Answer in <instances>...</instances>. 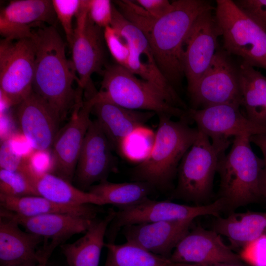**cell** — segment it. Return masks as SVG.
<instances>
[{"label":"cell","instance_id":"d4e9b609","mask_svg":"<svg viewBox=\"0 0 266 266\" xmlns=\"http://www.w3.org/2000/svg\"><path fill=\"white\" fill-rule=\"evenodd\" d=\"M213 230L227 237L231 246L242 249L258 237L266 235V213L233 212L228 217H217Z\"/></svg>","mask_w":266,"mask_h":266},{"label":"cell","instance_id":"30bf717a","mask_svg":"<svg viewBox=\"0 0 266 266\" xmlns=\"http://www.w3.org/2000/svg\"><path fill=\"white\" fill-rule=\"evenodd\" d=\"M76 26L70 48L72 63L79 80L78 87L84 91L86 98L95 95L97 91L92 75L102 71L105 63V44L103 29L95 24L88 14V0H83L76 16Z\"/></svg>","mask_w":266,"mask_h":266},{"label":"cell","instance_id":"f35d334b","mask_svg":"<svg viewBox=\"0 0 266 266\" xmlns=\"http://www.w3.org/2000/svg\"><path fill=\"white\" fill-rule=\"evenodd\" d=\"M134 1L157 19L165 15L172 8V2L167 0H137Z\"/></svg>","mask_w":266,"mask_h":266},{"label":"cell","instance_id":"d6a6232c","mask_svg":"<svg viewBox=\"0 0 266 266\" xmlns=\"http://www.w3.org/2000/svg\"><path fill=\"white\" fill-rule=\"evenodd\" d=\"M121 14L129 22L133 23L146 34L157 19L151 15L143 7L134 1L115 0Z\"/></svg>","mask_w":266,"mask_h":266},{"label":"cell","instance_id":"ee69618b","mask_svg":"<svg viewBox=\"0 0 266 266\" xmlns=\"http://www.w3.org/2000/svg\"><path fill=\"white\" fill-rule=\"evenodd\" d=\"M40 264L36 265H14V266H39Z\"/></svg>","mask_w":266,"mask_h":266},{"label":"cell","instance_id":"9c48e42d","mask_svg":"<svg viewBox=\"0 0 266 266\" xmlns=\"http://www.w3.org/2000/svg\"><path fill=\"white\" fill-rule=\"evenodd\" d=\"M35 45L32 37L0 42V90L8 106L18 105L33 91Z\"/></svg>","mask_w":266,"mask_h":266},{"label":"cell","instance_id":"e575fe53","mask_svg":"<svg viewBox=\"0 0 266 266\" xmlns=\"http://www.w3.org/2000/svg\"><path fill=\"white\" fill-rule=\"evenodd\" d=\"M28 161L13 147L10 138L4 140L0 149V169L12 171H22Z\"/></svg>","mask_w":266,"mask_h":266},{"label":"cell","instance_id":"d6986e66","mask_svg":"<svg viewBox=\"0 0 266 266\" xmlns=\"http://www.w3.org/2000/svg\"><path fill=\"white\" fill-rule=\"evenodd\" d=\"M57 20L52 0H11L0 10V33L11 40L31 38L34 27L55 26Z\"/></svg>","mask_w":266,"mask_h":266},{"label":"cell","instance_id":"f6af8a7d","mask_svg":"<svg viewBox=\"0 0 266 266\" xmlns=\"http://www.w3.org/2000/svg\"><path fill=\"white\" fill-rule=\"evenodd\" d=\"M39 266H53L50 264H49L48 263H47L46 264H40Z\"/></svg>","mask_w":266,"mask_h":266},{"label":"cell","instance_id":"ba28073f","mask_svg":"<svg viewBox=\"0 0 266 266\" xmlns=\"http://www.w3.org/2000/svg\"><path fill=\"white\" fill-rule=\"evenodd\" d=\"M225 208L223 200L202 205H190L168 200H155L147 198L137 203L118 208L106 233L108 243H114L121 229L130 225L160 221L194 220L205 215L218 217Z\"/></svg>","mask_w":266,"mask_h":266},{"label":"cell","instance_id":"7c38bea8","mask_svg":"<svg viewBox=\"0 0 266 266\" xmlns=\"http://www.w3.org/2000/svg\"><path fill=\"white\" fill-rule=\"evenodd\" d=\"M0 216L14 220L26 231L43 238L42 245L37 252L41 264L48 263L57 246L64 244L74 234L84 233L95 219L60 213L27 217L1 207Z\"/></svg>","mask_w":266,"mask_h":266},{"label":"cell","instance_id":"836d02e7","mask_svg":"<svg viewBox=\"0 0 266 266\" xmlns=\"http://www.w3.org/2000/svg\"><path fill=\"white\" fill-rule=\"evenodd\" d=\"M105 44L116 64L126 68L130 54V46L120 33L111 26L103 29Z\"/></svg>","mask_w":266,"mask_h":266},{"label":"cell","instance_id":"ab89813d","mask_svg":"<svg viewBox=\"0 0 266 266\" xmlns=\"http://www.w3.org/2000/svg\"><path fill=\"white\" fill-rule=\"evenodd\" d=\"M250 142L257 146L263 155V160L266 166V133L251 135L249 137Z\"/></svg>","mask_w":266,"mask_h":266},{"label":"cell","instance_id":"cb8c5ba5","mask_svg":"<svg viewBox=\"0 0 266 266\" xmlns=\"http://www.w3.org/2000/svg\"><path fill=\"white\" fill-rule=\"evenodd\" d=\"M116 211L110 208L102 218H95L84 235L60 247L68 266H99L107 229Z\"/></svg>","mask_w":266,"mask_h":266},{"label":"cell","instance_id":"8d00e7d4","mask_svg":"<svg viewBox=\"0 0 266 266\" xmlns=\"http://www.w3.org/2000/svg\"><path fill=\"white\" fill-rule=\"evenodd\" d=\"M88 14L91 20L104 29L111 25L112 5L109 0H88Z\"/></svg>","mask_w":266,"mask_h":266},{"label":"cell","instance_id":"44dd1931","mask_svg":"<svg viewBox=\"0 0 266 266\" xmlns=\"http://www.w3.org/2000/svg\"><path fill=\"white\" fill-rule=\"evenodd\" d=\"M95 96L92 112L97 117L96 120L113 150L120 154L124 140L134 131L144 127V124L156 113L126 108L106 100L97 99Z\"/></svg>","mask_w":266,"mask_h":266},{"label":"cell","instance_id":"f546056e","mask_svg":"<svg viewBox=\"0 0 266 266\" xmlns=\"http://www.w3.org/2000/svg\"><path fill=\"white\" fill-rule=\"evenodd\" d=\"M155 134L144 127L139 128L123 141L120 155L139 163L150 154L154 141Z\"/></svg>","mask_w":266,"mask_h":266},{"label":"cell","instance_id":"52a82bcc","mask_svg":"<svg viewBox=\"0 0 266 266\" xmlns=\"http://www.w3.org/2000/svg\"><path fill=\"white\" fill-rule=\"evenodd\" d=\"M214 10L224 50L253 66L266 69V31L243 13L233 0H217Z\"/></svg>","mask_w":266,"mask_h":266},{"label":"cell","instance_id":"5bb4252c","mask_svg":"<svg viewBox=\"0 0 266 266\" xmlns=\"http://www.w3.org/2000/svg\"><path fill=\"white\" fill-rule=\"evenodd\" d=\"M212 10L204 11L197 17L184 41L183 68L188 92L206 70L218 50L221 32Z\"/></svg>","mask_w":266,"mask_h":266},{"label":"cell","instance_id":"7402d4cb","mask_svg":"<svg viewBox=\"0 0 266 266\" xmlns=\"http://www.w3.org/2000/svg\"><path fill=\"white\" fill-rule=\"evenodd\" d=\"M19 226L14 220L0 216V266L41 264L37 252L43 238Z\"/></svg>","mask_w":266,"mask_h":266},{"label":"cell","instance_id":"7bdbcfd3","mask_svg":"<svg viewBox=\"0 0 266 266\" xmlns=\"http://www.w3.org/2000/svg\"><path fill=\"white\" fill-rule=\"evenodd\" d=\"M104 266H113L111 260L108 255L107 256L106 260Z\"/></svg>","mask_w":266,"mask_h":266},{"label":"cell","instance_id":"1f68e13d","mask_svg":"<svg viewBox=\"0 0 266 266\" xmlns=\"http://www.w3.org/2000/svg\"><path fill=\"white\" fill-rule=\"evenodd\" d=\"M83 0H52L57 20L60 22L69 47L74 35L73 18L78 14Z\"/></svg>","mask_w":266,"mask_h":266},{"label":"cell","instance_id":"74e56055","mask_svg":"<svg viewBox=\"0 0 266 266\" xmlns=\"http://www.w3.org/2000/svg\"><path fill=\"white\" fill-rule=\"evenodd\" d=\"M233 1L243 13L266 31V0H236Z\"/></svg>","mask_w":266,"mask_h":266},{"label":"cell","instance_id":"60d3db41","mask_svg":"<svg viewBox=\"0 0 266 266\" xmlns=\"http://www.w3.org/2000/svg\"><path fill=\"white\" fill-rule=\"evenodd\" d=\"M172 266H247L243 264H235L229 263H218L205 264H187L173 263Z\"/></svg>","mask_w":266,"mask_h":266},{"label":"cell","instance_id":"277c9868","mask_svg":"<svg viewBox=\"0 0 266 266\" xmlns=\"http://www.w3.org/2000/svg\"><path fill=\"white\" fill-rule=\"evenodd\" d=\"M249 137L245 135L233 137L229 153L224 154L218 164L219 199L224 202L225 209L231 211L262 197L260 182L265 163L254 153Z\"/></svg>","mask_w":266,"mask_h":266},{"label":"cell","instance_id":"484cf974","mask_svg":"<svg viewBox=\"0 0 266 266\" xmlns=\"http://www.w3.org/2000/svg\"><path fill=\"white\" fill-rule=\"evenodd\" d=\"M0 206L17 215L27 217L60 213L96 218L100 212L96 205H64L38 196L12 198L0 195Z\"/></svg>","mask_w":266,"mask_h":266},{"label":"cell","instance_id":"ffe728a7","mask_svg":"<svg viewBox=\"0 0 266 266\" xmlns=\"http://www.w3.org/2000/svg\"><path fill=\"white\" fill-rule=\"evenodd\" d=\"M193 221H160L130 225L122 229V233L126 242L169 259L178 242L190 229Z\"/></svg>","mask_w":266,"mask_h":266},{"label":"cell","instance_id":"2e32d148","mask_svg":"<svg viewBox=\"0 0 266 266\" xmlns=\"http://www.w3.org/2000/svg\"><path fill=\"white\" fill-rule=\"evenodd\" d=\"M187 114L197 128L212 141L228 140L231 136L251 135L266 133V128L249 120L240 106L220 104L203 108H189Z\"/></svg>","mask_w":266,"mask_h":266},{"label":"cell","instance_id":"8992f818","mask_svg":"<svg viewBox=\"0 0 266 266\" xmlns=\"http://www.w3.org/2000/svg\"><path fill=\"white\" fill-rule=\"evenodd\" d=\"M230 143V139L212 141L199 130L197 139L179 165L177 184L171 199L197 205L209 200L212 194L218 162Z\"/></svg>","mask_w":266,"mask_h":266},{"label":"cell","instance_id":"5b68a950","mask_svg":"<svg viewBox=\"0 0 266 266\" xmlns=\"http://www.w3.org/2000/svg\"><path fill=\"white\" fill-rule=\"evenodd\" d=\"M95 97L130 109L179 119L187 117V110L176 107L160 88L117 64L105 67L100 90Z\"/></svg>","mask_w":266,"mask_h":266},{"label":"cell","instance_id":"7a4b0ae2","mask_svg":"<svg viewBox=\"0 0 266 266\" xmlns=\"http://www.w3.org/2000/svg\"><path fill=\"white\" fill-rule=\"evenodd\" d=\"M172 2L171 10L155 21L147 36L159 69L176 89L184 75L183 56L186 37L197 17L215 8L207 0Z\"/></svg>","mask_w":266,"mask_h":266},{"label":"cell","instance_id":"9a60e30c","mask_svg":"<svg viewBox=\"0 0 266 266\" xmlns=\"http://www.w3.org/2000/svg\"><path fill=\"white\" fill-rule=\"evenodd\" d=\"M113 148L97 120L92 121L86 132L73 180L84 191L96 183L107 180L117 169Z\"/></svg>","mask_w":266,"mask_h":266},{"label":"cell","instance_id":"f1b7e54d","mask_svg":"<svg viewBox=\"0 0 266 266\" xmlns=\"http://www.w3.org/2000/svg\"><path fill=\"white\" fill-rule=\"evenodd\" d=\"M113 266H172L169 259L153 254L133 244L105 243Z\"/></svg>","mask_w":266,"mask_h":266},{"label":"cell","instance_id":"4fadbf2b","mask_svg":"<svg viewBox=\"0 0 266 266\" xmlns=\"http://www.w3.org/2000/svg\"><path fill=\"white\" fill-rule=\"evenodd\" d=\"M95 101L92 97L77 103L69 122L59 130L52 145V170L54 174L71 182L84 138L91 120Z\"/></svg>","mask_w":266,"mask_h":266},{"label":"cell","instance_id":"4dcf8cb0","mask_svg":"<svg viewBox=\"0 0 266 266\" xmlns=\"http://www.w3.org/2000/svg\"><path fill=\"white\" fill-rule=\"evenodd\" d=\"M0 195L12 198L38 196L27 173L4 169L0 170Z\"/></svg>","mask_w":266,"mask_h":266},{"label":"cell","instance_id":"d590c367","mask_svg":"<svg viewBox=\"0 0 266 266\" xmlns=\"http://www.w3.org/2000/svg\"><path fill=\"white\" fill-rule=\"evenodd\" d=\"M239 255L242 260L250 266H266V235L243 247Z\"/></svg>","mask_w":266,"mask_h":266},{"label":"cell","instance_id":"83f0119b","mask_svg":"<svg viewBox=\"0 0 266 266\" xmlns=\"http://www.w3.org/2000/svg\"><path fill=\"white\" fill-rule=\"evenodd\" d=\"M154 188L142 181L113 183L105 180L92 186L88 192L98 196L104 205L128 206L148 198Z\"/></svg>","mask_w":266,"mask_h":266},{"label":"cell","instance_id":"4316f807","mask_svg":"<svg viewBox=\"0 0 266 266\" xmlns=\"http://www.w3.org/2000/svg\"><path fill=\"white\" fill-rule=\"evenodd\" d=\"M241 106L246 117L266 128V77L254 66L242 62L238 66Z\"/></svg>","mask_w":266,"mask_h":266},{"label":"cell","instance_id":"ac0fdd59","mask_svg":"<svg viewBox=\"0 0 266 266\" xmlns=\"http://www.w3.org/2000/svg\"><path fill=\"white\" fill-rule=\"evenodd\" d=\"M169 260L173 263L187 264H243L240 255L225 244L219 234L200 226L190 228L176 245Z\"/></svg>","mask_w":266,"mask_h":266},{"label":"cell","instance_id":"603a6c76","mask_svg":"<svg viewBox=\"0 0 266 266\" xmlns=\"http://www.w3.org/2000/svg\"><path fill=\"white\" fill-rule=\"evenodd\" d=\"M24 172L31 179L38 196L52 202L67 206L104 205L98 196L74 186L52 173L35 170L29 163Z\"/></svg>","mask_w":266,"mask_h":266},{"label":"cell","instance_id":"b9f144b4","mask_svg":"<svg viewBox=\"0 0 266 266\" xmlns=\"http://www.w3.org/2000/svg\"><path fill=\"white\" fill-rule=\"evenodd\" d=\"M260 188L262 197L266 199V166L264 167L261 172Z\"/></svg>","mask_w":266,"mask_h":266},{"label":"cell","instance_id":"e0dca14e","mask_svg":"<svg viewBox=\"0 0 266 266\" xmlns=\"http://www.w3.org/2000/svg\"><path fill=\"white\" fill-rule=\"evenodd\" d=\"M19 127L35 151H47L59 131L62 119L57 112L33 91L20 103L16 112Z\"/></svg>","mask_w":266,"mask_h":266},{"label":"cell","instance_id":"6da1fadb","mask_svg":"<svg viewBox=\"0 0 266 266\" xmlns=\"http://www.w3.org/2000/svg\"><path fill=\"white\" fill-rule=\"evenodd\" d=\"M35 45L33 91L65 119L82 101L83 89L73 87L79 80L66 55L65 43L53 26H40L33 31Z\"/></svg>","mask_w":266,"mask_h":266},{"label":"cell","instance_id":"3957f363","mask_svg":"<svg viewBox=\"0 0 266 266\" xmlns=\"http://www.w3.org/2000/svg\"><path fill=\"white\" fill-rule=\"evenodd\" d=\"M158 116L152 150L133 169L132 177L134 181L145 182L165 190L171 186L180 162L197 139L199 130L190 126L188 117L173 121L166 115Z\"/></svg>","mask_w":266,"mask_h":266},{"label":"cell","instance_id":"8fae6325","mask_svg":"<svg viewBox=\"0 0 266 266\" xmlns=\"http://www.w3.org/2000/svg\"><path fill=\"white\" fill-rule=\"evenodd\" d=\"M230 56L225 50L217 51L206 70L188 92L191 108L225 103L241 106L238 66Z\"/></svg>","mask_w":266,"mask_h":266}]
</instances>
